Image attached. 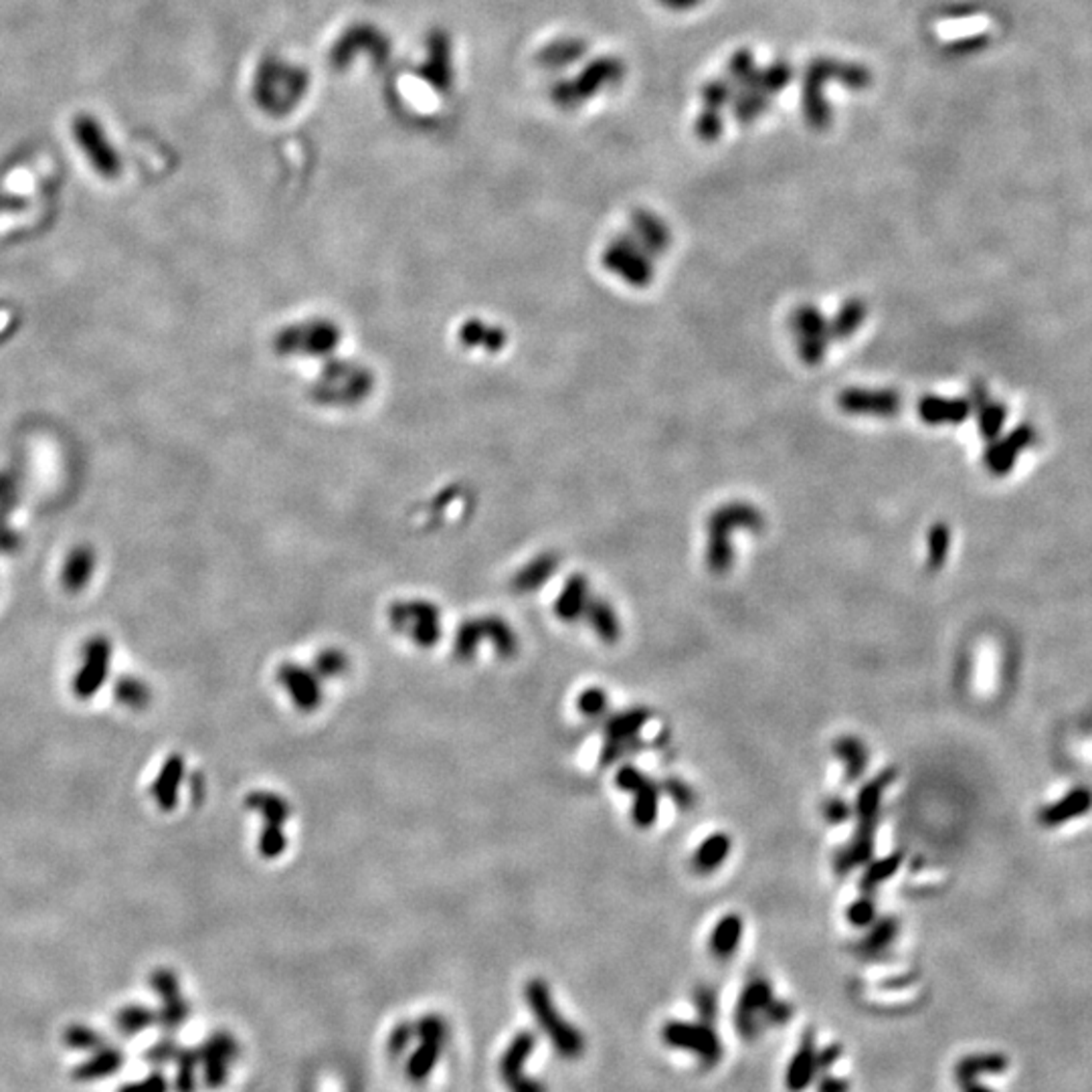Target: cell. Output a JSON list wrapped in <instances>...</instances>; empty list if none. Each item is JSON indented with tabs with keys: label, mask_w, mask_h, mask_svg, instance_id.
Instances as JSON below:
<instances>
[{
	"label": "cell",
	"mask_w": 1092,
	"mask_h": 1092,
	"mask_svg": "<svg viewBox=\"0 0 1092 1092\" xmlns=\"http://www.w3.org/2000/svg\"><path fill=\"white\" fill-rule=\"evenodd\" d=\"M896 773L887 769L878 773L872 781H868L858 793L856 800V815H858V828L846 848L839 850L833 860V868L839 876L850 874L854 868L870 862L874 856V842H876V828L882 800H885V791L892 785Z\"/></svg>",
	"instance_id": "6da1fadb"
},
{
	"label": "cell",
	"mask_w": 1092,
	"mask_h": 1092,
	"mask_svg": "<svg viewBox=\"0 0 1092 1092\" xmlns=\"http://www.w3.org/2000/svg\"><path fill=\"white\" fill-rule=\"evenodd\" d=\"M527 1003L531 1012L542 1030V1034L549 1038L557 1054L566 1060H577L585 1054V1036L577 1030L573 1024L566 1022L559 1007L553 999V994L542 979H532L527 985Z\"/></svg>",
	"instance_id": "7a4b0ae2"
},
{
	"label": "cell",
	"mask_w": 1092,
	"mask_h": 1092,
	"mask_svg": "<svg viewBox=\"0 0 1092 1092\" xmlns=\"http://www.w3.org/2000/svg\"><path fill=\"white\" fill-rule=\"evenodd\" d=\"M734 529H745L757 532L763 529V514L749 504H730L710 516L708 522V546H706V564L714 575H724L730 571L734 551L730 536Z\"/></svg>",
	"instance_id": "3957f363"
},
{
	"label": "cell",
	"mask_w": 1092,
	"mask_h": 1092,
	"mask_svg": "<svg viewBox=\"0 0 1092 1092\" xmlns=\"http://www.w3.org/2000/svg\"><path fill=\"white\" fill-rule=\"evenodd\" d=\"M448 1038H450L448 1022L437 1014H427L415 1024L417 1044L405 1064V1073L411 1082L422 1084L435 1073L441 1056L446 1052Z\"/></svg>",
	"instance_id": "277c9868"
},
{
	"label": "cell",
	"mask_w": 1092,
	"mask_h": 1092,
	"mask_svg": "<svg viewBox=\"0 0 1092 1092\" xmlns=\"http://www.w3.org/2000/svg\"><path fill=\"white\" fill-rule=\"evenodd\" d=\"M662 1040L676 1050H686L692 1056H696L700 1064L714 1066L723 1058V1044L719 1034L714 1032L710 1024L698 1022H668L662 1027Z\"/></svg>",
	"instance_id": "5b68a950"
},
{
	"label": "cell",
	"mask_w": 1092,
	"mask_h": 1092,
	"mask_svg": "<svg viewBox=\"0 0 1092 1092\" xmlns=\"http://www.w3.org/2000/svg\"><path fill=\"white\" fill-rule=\"evenodd\" d=\"M536 1036L532 1032H518L498 1060V1075L508 1092H549L546 1086L527 1075V1062L534 1054Z\"/></svg>",
	"instance_id": "8992f818"
},
{
	"label": "cell",
	"mask_w": 1092,
	"mask_h": 1092,
	"mask_svg": "<svg viewBox=\"0 0 1092 1092\" xmlns=\"http://www.w3.org/2000/svg\"><path fill=\"white\" fill-rule=\"evenodd\" d=\"M773 999V987L765 977L757 975L747 981L739 997L737 1012H734V1024H737V1030L745 1040H754L765 1030V1014Z\"/></svg>",
	"instance_id": "52a82bcc"
},
{
	"label": "cell",
	"mask_w": 1092,
	"mask_h": 1092,
	"mask_svg": "<svg viewBox=\"0 0 1092 1092\" xmlns=\"http://www.w3.org/2000/svg\"><path fill=\"white\" fill-rule=\"evenodd\" d=\"M199 1066L203 1070V1082L206 1088L219 1090L227 1084L231 1068L239 1058V1044L233 1034L217 1032L197 1050Z\"/></svg>",
	"instance_id": "ba28073f"
},
{
	"label": "cell",
	"mask_w": 1092,
	"mask_h": 1092,
	"mask_svg": "<svg viewBox=\"0 0 1092 1092\" xmlns=\"http://www.w3.org/2000/svg\"><path fill=\"white\" fill-rule=\"evenodd\" d=\"M791 330L797 336V352L807 365L824 361L830 344V324L813 306H802L793 312Z\"/></svg>",
	"instance_id": "9c48e42d"
},
{
	"label": "cell",
	"mask_w": 1092,
	"mask_h": 1092,
	"mask_svg": "<svg viewBox=\"0 0 1092 1092\" xmlns=\"http://www.w3.org/2000/svg\"><path fill=\"white\" fill-rule=\"evenodd\" d=\"M649 719H652V712L645 708L625 710L609 719L605 726L607 741L601 751V763L612 765L632 751V745L638 743L640 730L647 724Z\"/></svg>",
	"instance_id": "30bf717a"
},
{
	"label": "cell",
	"mask_w": 1092,
	"mask_h": 1092,
	"mask_svg": "<svg viewBox=\"0 0 1092 1092\" xmlns=\"http://www.w3.org/2000/svg\"><path fill=\"white\" fill-rule=\"evenodd\" d=\"M605 265L627 284L643 287L654 278V267L649 258H645L642 251L629 239H619L605 254Z\"/></svg>",
	"instance_id": "8fae6325"
},
{
	"label": "cell",
	"mask_w": 1092,
	"mask_h": 1092,
	"mask_svg": "<svg viewBox=\"0 0 1092 1092\" xmlns=\"http://www.w3.org/2000/svg\"><path fill=\"white\" fill-rule=\"evenodd\" d=\"M1092 811V789L1086 785L1073 787L1056 802H1050L1040 807L1036 819L1044 830H1058L1070 822L1088 815Z\"/></svg>",
	"instance_id": "7c38bea8"
},
{
	"label": "cell",
	"mask_w": 1092,
	"mask_h": 1092,
	"mask_svg": "<svg viewBox=\"0 0 1092 1092\" xmlns=\"http://www.w3.org/2000/svg\"><path fill=\"white\" fill-rule=\"evenodd\" d=\"M837 403L850 415L892 417L900 411V395L892 389H850L839 395Z\"/></svg>",
	"instance_id": "4fadbf2b"
},
{
	"label": "cell",
	"mask_w": 1092,
	"mask_h": 1092,
	"mask_svg": "<svg viewBox=\"0 0 1092 1092\" xmlns=\"http://www.w3.org/2000/svg\"><path fill=\"white\" fill-rule=\"evenodd\" d=\"M393 623L396 627L411 629V636L417 643L431 645L439 638V623L435 609L425 603L415 605H398L393 612Z\"/></svg>",
	"instance_id": "5bb4252c"
},
{
	"label": "cell",
	"mask_w": 1092,
	"mask_h": 1092,
	"mask_svg": "<svg viewBox=\"0 0 1092 1092\" xmlns=\"http://www.w3.org/2000/svg\"><path fill=\"white\" fill-rule=\"evenodd\" d=\"M817 1052H819V1050L815 1048V1038H813L811 1032H807L802 1040V1046L797 1048L793 1060L789 1062V1068H787L785 1086H787L789 1092H804L811 1084V1080L817 1077V1073H819Z\"/></svg>",
	"instance_id": "9a60e30c"
},
{
	"label": "cell",
	"mask_w": 1092,
	"mask_h": 1092,
	"mask_svg": "<svg viewBox=\"0 0 1092 1092\" xmlns=\"http://www.w3.org/2000/svg\"><path fill=\"white\" fill-rule=\"evenodd\" d=\"M743 918L739 915H724L719 922L717 927L712 929L710 933V941H708V949L712 953V957H717L721 961H728L734 953H737L741 939H743Z\"/></svg>",
	"instance_id": "2e32d148"
},
{
	"label": "cell",
	"mask_w": 1092,
	"mask_h": 1092,
	"mask_svg": "<svg viewBox=\"0 0 1092 1092\" xmlns=\"http://www.w3.org/2000/svg\"><path fill=\"white\" fill-rule=\"evenodd\" d=\"M918 415L929 425H947V423H961L965 417L969 415L968 401L961 398H942V396H925L918 403Z\"/></svg>",
	"instance_id": "e0dca14e"
},
{
	"label": "cell",
	"mask_w": 1092,
	"mask_h": 1092,
	"mask_svg": "<svg viewBox=\"0 0 1092 1092\" xmlns=\"http://www.w3.org/2000/svg\"><path fill=\"white\" fill-rule=\"evenodd\" d=\"M730 850H732V837L728 833L717 832L708 835L696 848V852L692 854V870L700 876L712 874L726 862Z\"/></svg>",
	"instance_id": "ac0fdd59"
},
{
	"label": "cell",
	"mask_w": 1092,
	"mask_h": 1092,
	"mask_svg": "<svg viewBox=\"0 0 1092 1092\" xmlns=\"http://www.w3.org/2000/svg\"><path fill=\"white\" fill-rule=\"evenodd\" d=\"M1007 1066H1010V1060L997 1052L971 1054L959 1060V1064L955 1066V1078L961 1086H965L977 1082V1078L985 1075H1001L1005 1073Z\"/></svg>",
	"instance_id": "d6986e66"
},
{
	"label": "cell",
	"mask_w": 1092,
	"mask_h": 1092,
	"mask_svg": "<svg viewBox=\"0 0 1092 1092\" xmlns=\"http://www.w3.org/2000/svg\"><path fill=\"white\" fill-rule=\"evenodd\" d=\"M833 752L835 757L839 759V763L844 765V775H846V781L854 783L858 781L860 777L864 775V771L868 769V747L864 745L862 739L852 737V734H846V737H839L833 743Z\"/></svg>",
	"instance_id": "ffe728a7"
},
{
	"label": "cell",
	"mask_w": 1092,
	"mask_h": 1092,
	"mask_svg": "<svg viewBox=\"0 0 1092 1092\" xmlns=\"http://www.w3.org/2000/svg\"><path fill=\"white\" fill-rule=\"evenodd\" d=\"M280 680L287 688L291 698L302 708H314L320 702V688L316 678L306 669L296 666H286L280 669Z\"/></svg>",
	"instance_id": "44dd1931"
},
{
	"label": "cell",
	"mask_w": 1092,
	"mask_h": 1092,
	"mask_svg": "<svg viewBox=\"0 0 1092 1092\" xmlns=\"http://www.w3.org/2000/svg\"><path fill=\"white\" fill-rule=\"evenodd\" d=\"M587 605H589V585L585 577L575 575L559 597L557 614L564 621H577L587 612Z\"/></svg>",
	"instance_id": "7402d4cb"
},
{
	"label": "cell",
	"mask_w": 1092,
	"mask_h": 1092,
	"mask_svg": "<svg viewBox=\"0 0 1092 1092\" xmlns=\"http://www.w3.org/2000/svg\"><path fill=\"white\" fill-rule=\"evenodd\" d=\"M634 795V809H632V817L638 828L647 830L656 824L658 819V807H660V787L649 779H647L632 793Z\"/></svg>",
	"instance_id": "603a6c76"
},
{
	"label": "cell",
	"mask_w": 1092,
	"mask_h": 1092,
	"mask_svg": "<svg viewBox=\"0 0 1092 1092\" xmlns=\"http://www.w3.org/2000/svg\"><path fill=\"white\" fill-rule=\"evenodd\" d=\"M587 617H589L591 627L595 629V634L603 642L615 643L621 638L619 617L614 612V607L609 605L607 601H603V599L589 601V605H587Z\"/></svg>",
	"instance_id": "cb8c5ba5"
},
{
	"label": "cell",
	"mask_w": 1092,
	"mask_h": 1092,
	"mask_svg": "<svg viewBox=\"0 0 1092 1092\" xmlns=\"http://www.w3.org/2000/svg\"><path fill=\"white\" fill-rule=\"evenodd\" d=\"M1030 439L1032 435L1027 433V429H1018L990 451V455H987V466H990L994 474L1010 472L1016 453L1030 444Z\"/></svg>",
	"instance_id": "d4e9b609"
},
{
	"label": "cell",
	"mask_w": 1092,
	"mask_h": 1092,
	"mask_svg": "<svg viewBox=\"0 0 1092 1092\" xmlns=\"http://www.w3.org/2000/svg\"><path fill=\"white\" fill-rule=\"evenodd\" d=\"M158 992L164 997V1012H162V1022L168 1027V1030H175V1027L182 1025L188 1014V1007L180 997L178 987L175 983V979L171 975H160L158 981Z\"/></svg>",
	"instance_id": "484cf974"
},
{
	"label": "cell",
	"mask_w": 1092,
	"mask_h": 1092,
	"mask_svg": "<svg viewBox=\"0 0 1092 1092\" xmlns=\"http://www.w3.org/2000/svg\"><path fill=\"white\" fill-rule=\"evenodd\" d=\"M898 920L894 916H885L880 920H874V927L870 929V933L866 935V939L860 942L858 951L866 955V957H874L880 955L882 951H887L890 944L894 942L896 935H898Z\"/></svg>",
	"instance_id": "4316f807"
},
{
	"label": "cell",
	"mask_w": 1092,
	"mask_h": 1092,
	"mask_svg": "<svg viewBox=\"0 0 1092 1092\" xmlns=\"http://www.w3.org/2000/svg\"><path fill=\"white\" fill-rule=\"evenodd\" d=\"M868 316V308L862 300H850L837 312V316L830 324V332L835 339H850V336L864 324Z\"/></svg>",
	"instance_id": "83f0119b"
},
{
	"label": "cell",
	"mask_w": 1092,
	"mask_h": 1092,
	"mask_svg": "<svg viewBox=\"0 0 1092 1092\" xmlns=\"http://www.w3.org/2000/svg\"><path fill=\"white\" fill-rule=\"evenodd\" d=\"M92 571H94V551L90 546H77L68 559L63 581H66L69 589H79V587L86 585Z\"/></svg>",
	"instance_id": "f1b7e54d"
},
{
	"label": "cell",
	"mask_w": 1092,
	"mask_h": 1092,
	"mask_svg": "<svg viewBox=\"0 0 1092 1092\" xmlns=\"http://www.w3.org/2000/svg\"><path fill=\"white\" fill-rule=\"evenodd\" d=\"M902 866V854L894 852L888 854L880 860H874V862L866 868L862 880H860V888L864 892H872L876 887L885 885L887 880H890Z\"/></svg>",
	"instance_id": "f546056e"
},
{
	"label": "cell",
	"mask_w": 1092,
	"mask_h": 1092,
	"mask_svg": "<svg viewBox=\"0 0 1092 1092\" xmlns=\"http://www.w3.org/2000/svg\"><path fill=\"white\" fill-rule=\"evenodd\" d=\"M120 1062H122V1056H120L118 1050H101V1052H97L90 1062L79 1066L77 1078L94 1080V1078L108 1077V1075L116 1073Z\"/></svg>",
	"instance_id": "4dcf8cb0"
},
{
	"label": "cell",
	"mask_w": 1092,
	"mask_h": 1092,
	"mask_svg": "<svg viewBox=\"0 0 1092 1092\" xmlns=\"http://www.w3.org/2000/svg\"><path fill=\"white\" fill-rule=\"evenodd\" d=\"M177 1090L178 1092H195L197 1090V1068L199 1066V1052L197 1050H178L177 1054Z\"/></svg>",
	"instance_id": "1f68e13d"
},
{
	"label": "cell",
	"mask_w": 1092,
	"mask_h": 1092,
	"mask_svg": "<svg viewBox=\"0 0 1092 1092\" xmlns=\"http://www.w3.org/2000/svg\"><path fill=\"white\" fill-rule=\"evenodd\" d=\"M638 233H640L643 245L649 249V254H654V256L664 254L668 245H669L668 229L662 223H658L654 217H643L638 223Z\"/></svg>",
	"instance_id": "d6a6232c"
},
{
	"label": "cell",
	"mask_w": 1092,
	"mask_h": 1092,
	"mask_svg": "<svg viewBox=\"0 0 1092 1092\" xmlns=\"http://www.w3.org/2000/svg\"><path fill=\"white\" fill-rule=\"evenodd\" d=\"M662 791L680 811H690L698 802L695 789H692L686 781H682L680 777H668V779H664Z\"/></svg>",
	"instance_id": "836d02e7"
},
{
	"label": "cell",
	"mask_w": 1092,
	"mask_h": 1092,
	"mask_svg": "<svg viewBox=\"0 0 1092 1092\" xmlns=\"http://www.w3.org/2000/svg\"><path fill=\"white\" fill-rule=\"evenodd\" d=\"M254 804L258 807V811L263 813V817L267 819L269 828H280V824L284 819L289 815V809L286 805V802L278 795H267V793H259L254 797Z\"/></svg>",
	"instance_id": "e575fe53"
},
{
	"label": "cell",
	"mask_w": 1092,
	"mask_h": 1092,
	"mask_svg": "<svg viewBox=\"0 0 1092 1092\" xmlns=\"http://www.w3.org/2000/svg\"><path fill=\"white\" fill-rule=\"evenodd\" d=\"M949 553V529L944 524H937L929 532V569L937 571L947 559Z\"/></svg>",
	"instance_id": "d590c367"
},
{
	"label": "cell",
	"mask_w": 1092,
	"mask_h": 1092,
	"mask_svg": "<svg viewBox=\"0 0 1092 1092\" xmlns=\"http://www.w3.org/2000/svg\"><path fill=\"white\" fill-rule=\"evenodd\" d=\"M577 708H579L583 717H589V719L601 717V714L607 708V692L603 688H587L585 692H581V696L577 700Z\"/></svg>",
	"instance_id": "8d00e7d4"
},
{
	"label": "cell",
	"mask_w": 1092,
	"mask_h": 1092,
	"mask_svg": "<svg viewBox=\"0 0 1092 1092\" xmlns=\"http://www.w3.org/2000/svg\"><path fill=\"white\" fill-rule=\"evenodd\" d=\"M415 1042V1024H398L393 1027V1032L389 1036L387 1042V1050L393 1058H401L405 1056L407 1048H411V1044Z\"/></svg>",
	"instance_id": "74e56055"
},
{
	"label": "cell",
	"mask_w": 1092,
	"mask_h": 1092,
	"mask_svg": "<svg viewBox=\"0 0 1092 1092\" xmlns=\"http://www.w3.org/2000/svg\"><path fill=\"white\" fill-rule=\"evenodd\" d=\"M695 1005L698 1010L700 1022L712 1025V1022L717 1020V1014H719L717 992H714L712 987H708V985H700L698 990L695 992Z\"/></svg>",
	"instance_id": "f35d334b"
},
{
	"label": "cell",
	"mask_w": 1092,
	"mask_h": 1092,
	"mask_svg": "<svg viewBox=\"0 0 1092 1092\" xmlns=\"http://www.w3.org/2000/svg\"><path fill=\"white\" fill-rule=\"evenodd\" d=\"M852 927H868L876 920V902L870 896L854 900L846 913Z\"/></svg>",
	"instance_id": "ab89813d"
},
{
	"label": "cell",
	"mask_w": 1092,
	"mask_h": 1092,
	"mask_svg": "<svg viewBox=\"0 0 1092 1092\" xmlns=\"http://www.w3.org/2000/svg\"><path fill=\"white\" fill-rule=\"evenodd\" d=\"M16 504V484L9 474H0V540H3V520Z\"/></svg>",
	"instance_id": "60d3db41"
},
{
	"label": "cell",
	"mask_w": 1092,
	"mask_h": 1092,
	"mask_svg": "<svg viewBox=\"0 0 1092 1092\" xmlns=\"http://www.w3.org/2000/svg\"><path fill=\"white\" fill-rule=\"evenodd\" d=\"M822 815L828 824L837 826L848 822L852 815V807L846 800H842V797H830V800H826L822 805Z\"/></svg>",
	"instance_id": "b9f144b4"
},
{
	"label": "cell",
	"mask_w": 1092,
	"mask_h": 1092,
	"mask_svg": "<svg viewBox=\"0 0 1092 1092\" xmlns=\"http://www.w3.org/2000/svg\"><path fill=\"white\" fill-rule=\"evenodd\" d=\"M1003 419H1005V409H1001V407L996 405V403H994V405H987V403H985L983 409H981V413H979V427H981L983 435L994 437V435L999 431V427H1001V423H1003Z\"/></svg>",
	"instance_id": "7bdbcfd3"
},
{
	"label": "cell",
	"mask_w": 1092,
	"mask_h": 1092,
	"mask_svg": "<svg viewBox=\"0 0 1092 1092\" xmlns=\"http://www.w3.org/2000/svg\"><path fill=\"white\" fill-rule=\"evenodd\" d=\"M152 1024V1014L146 1010H128L120 1018V1027L125 1034H136Z\"/></svg>",
	"instance_id": "ee69618b"
},
{
	"label": "cell",
	"mask_w": 1092,
	"mask_h": 1092,
	"mask_svg": "<svg viewBox=\"0 0 1092 1092\" xmlns=\"http://www.w3.org/2000/svg\"><path fill=\"white\" fill-rule=\"evenodd\" d=\"M647 779V775L642 773L638 767L634 765H623L617 775H615V783L619 789L627 791V793H634L643 781Z\"/></svg>",
	"instance_id": "f6af8a7d"
},
{
	"label": "cell",
	"mask_w": 1092,
	"mask_h": 1092,
	"mask_svg": "<svg viewBox=\"0 0 1092 1092\" xmlns=\"http://www.w3.org/2000/svg\"><path fill=\"white\" fill-rule=\"evenodd\" d=\"M346 658L341 652H324L318 658V669L322 671L324 676H339L341 671H344L346 668Z\"/></svg>",
	"instance_id": "bcb514c9"
},
{
	"label": "cell",
	"mask_w": 1092,
	"mask_h": 1092,
	"mask_svg": "<svg viewBox=\"0 0 1092 1092\" xmlns=\"http://www.w3.org/2000/svg\"><path fill=\"white\" fill-rule=\"evenodd\" d=\"M177 1054H178V1048H177L171 1040H164V1042H158L154 1048H150L149 1060H150L152 1064L160 1066V1064H166V1062L175 1060Z\"/></svg>",
	"instance_id": "7dc6e473"
},
{
	"label": "cell",
	"mask_w": 1092,
	"mask_h": 1092,
	"mask_svg": "<svg viewBox=\"0 0 1092 1092\" xmlns=\"http://www.w3.org/2000/svg\"><path fill=\"white\" fill-rule=\"evenodd\" d=\"M166 1090H168V1084H166L164 1077L152 1075V1077L144 1078V1080H140V1082H134V1084H130V1086L122 1088L120 1092H166Z\"/></svg>",
	"instance_id": "c3c4849f"
},
{
	"label": "cell",
	"mask_w": 1092,
	"mask_h": 1092,
	"mask_svg": "<svg viewBox=\"0 0 1092 1092\" xmlns=\"http://www.w3.org/2000/svg\"><path fill=\"white\" fill-rule=\"evenodd\" d=\"M817 1092H850V1082L839 1077H826L819 1080Z\"/></svg>",
	"instance_id": "681fc988"
},
{
	"label": "cell",
	"mask_w": 1092,
	"mask_h": 1092,
	"mask_svg": "<svg viewBox=\"0 0 1092 1092\" xmlns=\"http://www.w3.org/2000/svg\"><path fill=\"white\" fill-rule=\"evenodd\" d=\"M68 1040H69V1044H73V1046H77V1048H90V1046H94V1044L97 1042V1038H96L92 1032L83 1030V1027H77L75 1032H71V1034L68 1036Z\"/></svg>",
	"instance_id": "f907efd6"
},
{
	"label": "cell",
	"mask_w": 1092,
	"mask_h": 1092,
	"mask_svg": "<svg viewBox=\"0 0 1092 1092\" xmlns=\"http://www.w3.org/2000/svg\"><path fill=\"white\" fill-rule=\"evenodd\" d=\"M961 1088H963V1092H994L992 1088H985V1086H981L979 1082L965 1084V1086H961Z\"/></svg>",
	"instance_id": "816d5d0a"
}]
</instances>
